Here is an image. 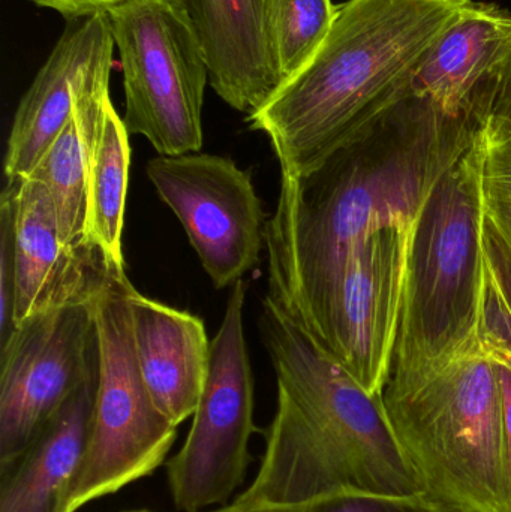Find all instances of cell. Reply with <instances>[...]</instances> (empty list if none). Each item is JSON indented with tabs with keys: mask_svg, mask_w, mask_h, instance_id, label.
<instances>
[{
	"mask_svg": "<svg viewBox=\"0 0 511 512\" xmlns=\"http://www.w3.org/2000/svg\"><path fill=\"white\" fill-rule=\"evenodd\" d=\"M480 123L410 89L314 170L281 174L266 224L267 297L314 336L351 249L377 231L410 228Z\"/></svg>",
	"mask_w": 511,
	"mask_h": 512,
	"instance_id": "1",
	"label": "cell"
},
{
	"mask_svg": "<svg viewBox=\"0 0 511 512\" xmlns=\"http://www.w3.org/2000/svg\"><path fill=\"white\" fill-rule=\"evenodd\" d=\"M260 330L278 381V409L254 483L233 505L287 504L338 493L422 495L383 394L368 393L269 297Z\"/></svg>",
	"mask_w": 511,
	"mask_h": 512,
	"instance_id": "2",
	"label": "cell"
},
{
	"mask_svg": "<svg viewBox=\"0 0 511 512\" xmlns=\"http://www.w3.org/2000/svg\"><path fill=\"white\" fill-rule=\"evenodd\" d=\"M470 0H347L308 65L257 113L281 174L309 173L410 90Z\"/></svg>",
	"mask_w": 511,
	"mask_h": 512,
	"instance_id": "3",
	"label": "cell"
},
{
	"mask_svg": "<svg viewBox=\"0 0 511 512\" xmlns=\"http://www.w3.org/2000/svg\"><path fill=\"white\" fill-rule=\"evenodd\" d=\"M383 403L423 498L446 512H511L500 376L479 343L392 370Z\"/></svg>",
	"mask_w": 511,
	"mask_h": 512,
	"instance_id": "4",
	"label": "cell"
},
{
	"mask_svg": "<svg viewBox=\"0 0 511 512\" xmlns=\"http://www.w3.org/2000/svg\"><path fill=\"white\" fill-rule=\"evenodd\" d=\"M485 265L476 135L411 225L392 370L429 366L479 343Z\"/></svg>",
	"mask_w": 511,
	"mask_h": 512,
	"instance_id": "5",
	"label": "cell"
},
{
	"mask_svg": "<svg viewBox=\"0 0 511 512\" xmlns=\"http://www.w3.org/2000/svg\"><path fill=\"white\" fill-rule=\"evenodd\" d=\"M105 14L120 54L129 134L162 156L200 152L209 63L183 0H123Z\"/></svg>",
	"mask_w": 511,
	"mask_h": 512,
	"instance_id": "6",
	"label": "cell"
},
{
	"mask_svg": "<svg viewBox=\"0 0 511 512\" xmlns=\"http://www.w3.org/2000/svg\"><path fill=\"white\" fill-rule=\"evenodd\" d=\"M128 277H114L95 300L98 384L89 444L65 512L152 475L167 459L177 427L156 408L144 384L128 306Z\"/></svg>",
	"mask_w": 511,
	"mask_h": 512,
	"instance_id": "7",
	"label": "cell"
},
{
	"mask_svg": "<svg viewBox=\"0 0 511 512\" xmlns=\"http://www.w3.org/2000/svg\"><path fill=\"white\" fill-rule=\"evenodd\" d=\"M246 283L231 286L224 321L212 340L209 373L185 444L167 463L174 507L203 512L225 507L252 462L254 378L243 331Z\"/></svg>",
	"mask_w": 511,
	"mask_h": 512,
	"instance_id": "8",
	"label": "cell"
},
{
	"mask_svg": "<svg viewBox=\"0 0 511 512\" xmlns=\"http://www.w3.org/2000/svg\"><path fill=\"white\" fill-rule=\"evenodd\" d=\"M93 304L36 313L0 349V475L14 468L69 397L98 372Z\"/></svg>",
	"mask_w": 511,
	"mask_h": 512,
	"instance_id": "9",
	"label": "cell"
},
{
	"mask_svg": "<svg viewBox=\"0 0 511 512\" xmlns=\"http://www.w3.org/2000/svg\"><path fill=\"white\" fill-rule=\"evenodd\" d=\"M146 173L215 288L233 286L257 267L266 225L251 174L233 159L200 152L158 155Z\"/></svg>",
	"mask_w": 511,
	"mask_h": 512,
	"instance_id": "10",
	"label": "cell"
},
{
	"mask_svg": "<svg viewBox=\"0 0 511 512\" xmlns=\"http://www.w3.org/2000/svg\"><path fill=\"white\" fill-rule=\"evenodd\" d=\"M410 228L377 231L351 249L312 336L374 396L383 394L392 370Z\"/></svg>",
	"mask_w": 511,
	"mask_h": 512,
	"instance_id": "11",
	"label": "cell"
},
{
	"mask_svg": "<svg viewBox=\"0 0 511 512\" xmlns=\"http://www.w3.org/2000/svg\"><path fill=\"white\" fill-rule=\"evenodd\" d=\"M107 14L69 21L15 111L5 156L8 180L27 179L68 125L84 87L113 71Z\"/></svg>",
	"mask_w": 511,
	"mask_h": 512,
	"instance_id": "12",
	"label": "cell"
},
{
	"mask_svg": "<svg viewBox=\"0 0 511 512\" xmlns=\"http://www.w3.org/2000/svg\"><path fill=\"white\" fill-rule=\"evenodd\" d=\"M125 276L101 248L74 251L63 243L47 188L21 180L17 216L15 322L69 304L93 303L114 277Z\"/></svg>",
	"mask_w": 511,
	"mask_h": 512,
	"instance_id": "13",
	"label": "cell"
},
{
	"mask_svg": "<svg viewBox=\"0 0 511 512\" xmlns=\"http://www.w3.org/2000/svg\"><path fill=\"white\" fill-rule=\"evenodd\" d=\"M510 51L511 14L470 0L435 42L410 89L453 116L483 120Z\"/></svg>",
	"mask_w": 511,
	"mask_h": 512,
	"instance_id": "14",
	"label": "cell"
},
{
	"mask_svg": "<svg viewBox=\"0 0 511 512\" xmlns=\"http://www.w3.org/2000/svg\"><path fill=\"white\" fill-rule=\"evenodd\" d=\"M132 337L144 384L158 411L179 427L194 415L209 373L212 342L198 316L128 289Z\"/></svg>",
	"mask_w": 511,
	"mask_h": 512,
	"instance_id": "15",
	"label": "cell"
},
{
	"mask_svg": "<svg viewBox=\"0 0 511 512\" xmlns=\"http://www.w3.org/2000/svg\"><path fill=\"white\" fill-rule=\"evenodd\" d=\"M209 63L210 86L240 113H257L282 86L266 0H183Z\"/></svg>",
	"mask_w": 511,
	"mask_h": 512,
	"instance_id": "16",
	"label": "cell"
},
{
	"mask_svg": "<svg viewBox=\"0 0 511 512\" xmlns=\"http://www.w3.org/2000/svg\"><path fill=\"white\" fill-rule=\"evenodd\" d=\"M98 372L71 397L14 468L0 475V512H65L89 444Z\"/></svg>",
	"mask_w": 511,
	"mask_h": 512,
	"instance_id": "17",
	"label": "cell"
},
{
	"mask_svg": "<svg viewBox=\"0 0 511 512\" xmlns=\"http://www.w3.org/2000/svg\"><path fill=\"white\" fill-rule=\"evenodd\" d=\"M110 98V77L84 87L74 114L27 179L41 182L53 201L60 237L69 249L99 248L90 237L89 171L93 143Z\"/></svg>",
	"mask_w": 511,
	"mask_h": 512,
	"instance_id": "18",
	"label": "cell"
},
{
	"mask_svg": "<svg viewBox=\"0 0 511 512\" xmlns=\"http://www.w3.org/2000/svg\"><path fill=\"white\" fill-rule=\"evenodd\" d=\"M129 135L108 98L90 155V237L113 264L122 268L123 219L131 165Z\"/></svg>",
	"mask_w": 511,
	"mask_h": 512,
	"instance_id": "19",
	"label": "cell"
},
{
	"mask_svg": "<svg viewBox=\"0 0 511 512\" xmlns=\"http://www.w3.org/2000/svg\"><path fill=\"white\" fill-rule=\"evenodd\" d=\"M332 0H266L267 32L282 84L302 71L332 29Z\"/></svg>",
	"mask_w": 511,
	"mask_h": 512,
	"instance_id": "20",
	"label": "cell"
},
{
	"mask_svg": "<svg viewBox=\"0 0 511 512\" xmlns=\"http://www.w3.org/2000/svg\"><path fill=\"white\" fill-rule=\"evenodd\" d=\"M480 194L486 222L511 249V117L489 114L477 132Z\"/></svg>",
	"mask_w": 511,
	"mask_h": 512,
	"instance_id": "21",
	"label": "cell"
},
{
	"mask_svg": "<svg viewBox=\"0 0 511 512\" xmlns=\"http://www.w3.org/2000/svg\"><path fill=\"white\" fill-rule=\"evenodd\" d=\"M485 289L477 342L495 361L511 363V249L485 219Z\"/></svg>",
	"mask_w": 511,
	"mask_h": 512,
	"instance_id": "22",
	"label": "cell"
},
{
	"mask_svg": "<svg viewBox=\"0 0 511 512\" xmlns=\"http://www.w3.org/2000/svg\"><path fill=\"white\" fill-rule=\"evenodd\" d=\"M209 512H446L417 496H386L371 493H338L287 504L225 505Z\"/></svg>",
	"mask_w": 511,
	"mask_h": 512,
	"instance_id": "23",
	"label": "cell"
},
{
	"mask_svg": "<svg viewBox=\"0 0 511 512\" xmlns=\"http://www.w3.org/2000/svg\"><path fill=\"white\" fill-rule=\"evenodd\" d=\"M21 180H8L0 197V349L17 330V216Z\"/></svg>",
	"mask_w": 511,
	"mask_h": 512,
	"instance_id": "24",
	"label": "cell"
},
{
	"mask_svg": "<svg viewBox=\"0 0 511 512\" xmlns=\"http://www.w3.org/2000/svg\"><path fill=\"white\" fill-rule=\"evenodd\" d=\"M41 8L51 9L66 21L83 20L96 14H104L111 6L123 0H30Z\"/></svg>",
	"mask_w": 511,
	"mask_h": 512,
	"instance_id": "25",
	"label": "cell"
},
{
	"mask_svg": "<svg viewBox=\"0 0 511 512\" xmlns=\"http://www.w3.org/2000/svg\"><path fill=\"white\" fill-rule=\"evenodd\" d=\"M495 364H497L498 376H500L501 397H503L504 442H506L511 508V363L509 361H495Z\"/></svg>",
	"mask_w": 511,
	"mask_h": 512,
	"instance_id": "26",
	"label": "cell"
},
{
	"mask_svg": "<svg viewBox=\"0 0 511 512\" xmlns=\"http://www.w3.org/2000/svg\"><path fill=\"white\" fill-rule=\"evenodd\" d=\"M491 114H504L511 117V51L504 63L494 101H492Z\"/></svg>",
	"mask_w": 511,
	"mask_h": 512,
	"instance_id": "27",
	"label": "cell"
},
{
	"mask_svg": "<svg viewBox=\"0 0 511 512\" xmlns=\"http://www.w3.org/2000/svg\"><path fill=\"white\" fill-rule=\"evenodd\" d=\"M123 512H152L149 510H134V511H123Z\"/></svg>",
	"mask_w": 511,
	"mask_h": 512,
	"instance_id": "28",
	"label": "cell"
}]
</instances>
